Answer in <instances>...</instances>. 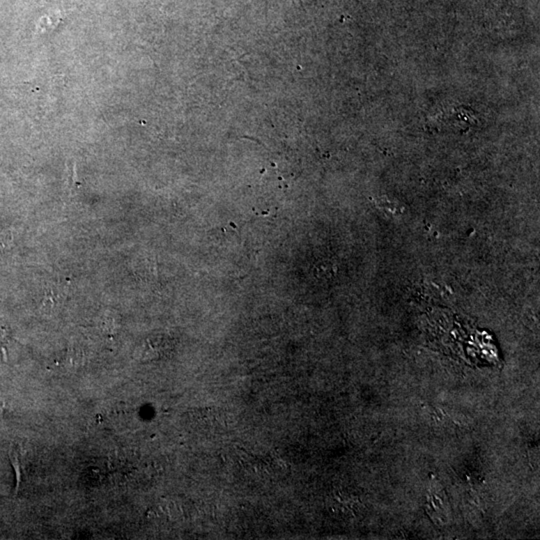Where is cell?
Here are the masks:
<instances>
[{
    "instance_id": "1",
    "label": "cell",
    "mask_w": 540,
    "mask_h": 540,
    "mask_svg": "<svg viewBox=\"0 0 540 540\" xmlns=\"http://www.w3.org/2000/svg\"><path fill=\"white\" fill-rule=\"evenodd\" d=\"M63 294L61 293V289L56 291L54 286L47 289L45 291V298H43V312L50 314L54 307L59 304V301H61Z\"/></svg>"
},
{
    "instance_id": "2",
    "label": "cell",
    "mask_w": 540,
    "mask_h": 540,
    "mask_svg": "<svg viewBox=\"0 0 540 540\" xmlns=\"http://www.w3.org/2000/svg\"><path fill=\"white\" fill-rule=\"evenodd\" d=\"M6 330L1 323H0V339L4 340L6 337Z\"/></svg>"
}]
</instances>
